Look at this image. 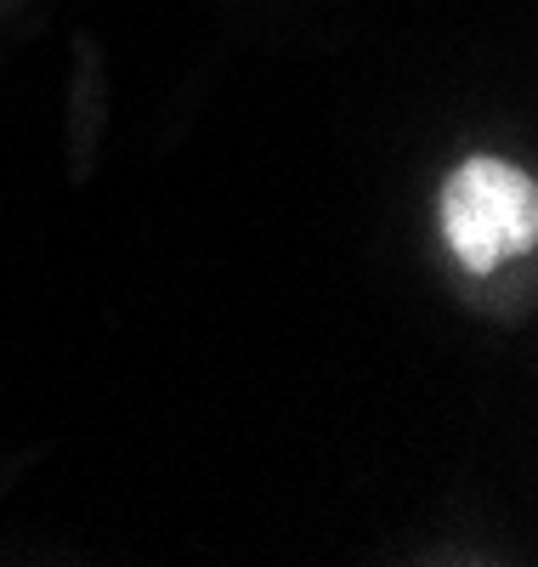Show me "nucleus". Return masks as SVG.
I'll return each mask as SVG.
<instances>
[{
  "mask_svg": "<svg viewBox=\"0 0 538 567\" xmlns=\"http://www.w3.org/2000/svg\"><path fill=\"white\" fill-rule=\"evenodd\" d=\"M443 239L476 278L538 245V187L499 154H470L443 182Z\"/></svg>",
  "mask_w": 538,
  "mask_h": 567,
  "instance_id": "f257e3e1",
  "label": "nucleus"
}]
</instances>
